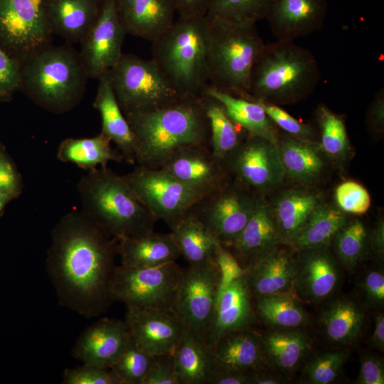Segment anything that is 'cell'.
<instances>
[{"label":"cell","mask_w":384,"mask_h":384,"mask_svg":"<svg viewBox=\"0 0 384 384\" xmlns=\"http://www.w3.org/2000/svg\"><path fill=\"white\" fill-rule=\"evenodd\" d=\"M347 220L346 213L335 204L323 201L310 215L290 247L297 251L328 247L335 233Z\"/></svg>","instance_id":"37"},{"label":"cell","mask_w":384,"mask_h":384,"mask_svg":"<svg viewBox=\"0 0 384 384\" xmlns=\"http://www.w3.org/2000/svg\"><path fill=\"white\" fill-rule=\"evenodd\" d=\"M373 346L379 351L384 350V315L380 312L375 317V326L371 336Z\"/></svg>","instance_id":"57"},{"label":"cell","mask_w":384,"mask_h":384,"mask_svg":"<svg viewBox=\"0 0 384 384\" xmlns=\"http://www.w3.org/2000/svg\"><path fill=\"white\" fill-rule=\"evenodd\" d=\"M267 198L282 245L290 246L314 209L324 201L322 194L306 186L275 190Z\"/></svg>","instance_id":"23"},{"label":"cell","mask_w":384,"mask_h":384,"mask_svg":"<svg viewBox=\"0 0 384 384\" xmlns=\"http://www.w3.org/2000/svg\"><path fill=\"white\" fill-rule=\"evenodd\" d=\"M123 177L144 207L170 229L202 197L161 168L137 165Z\"/></svg>","instance_id":"11"},{"label":"cell","mask_w":384,"mask_h":384,"mask_svg":"<svg viewBox=\"0 0 384 384\" xmlns=\"http://www.w3.org/2000/svg\"><path fill=\"white\" fill-rule=\"evenodd\" d=\"M110 75L116 99L124 114L152 112L183 97L151 58L122 53L110 70Z\"/></svg>","instance_id":"8"},{"label":"cell","mask_w":384,"mask_h":384,"mask_svg":"<svg viewBox=\"0 0 384 384\" xmlns=\"http://www.w3.org/2000/svg\"><path fill=\"white\" fill-rule=\"evenodd\" d=\"M124 321L136 345L154 356L173 355L186 329L173 309L127 307Z\"/></svg>","instance_id":"16"},{"label":"cell","mask_w":384,"mask_h":384,"mask_svg":"<svg viewBox=\"0 0 384 384\" xmlns=\"http://www.w3.org/2000/svg\"><path fill=\"white\" fill-rule=\"evenodd\" d=\"M64 384H121L117 375L110 369L82 364L64 370Z\"/></svg>","instance_id":"48"},{"label":"cell","mask_w":384,"mask_h":384,"mask_svg":"<svg viewBox=\"0 0 384 384\" xmlns=\"http://www.w3.org/2000/svg\"><path fill=\"white\" fill-rule=\"evenodd\" d=\"M359 286L367 304L374 308L384 304V274L378 270L367 272L361 278Z\"/></svg>","instance_id":"50"},{"label":"cell","mask_w":384,"mask_h":384,"mask_svg":"<svg viewBox=\"0 0 384 384\" xmlns=\"http://www.w3.org/2000/svg\"><path fill=\"white\" fill-rule=\"evenodd\" d=\"M256 311L266 324L276 328H302L309 316L293 293H278L255 299Z\"/></svg>","instance_id":"39"},{"label":"cell","mask_w":384,"mask_h":384,"mask_svg":"<svg viewBox=\"0 0 384 384\" xmlns=\"http://www.w3.org/2000/svg\"><path fill=\"white\" fill-rule=\"evenodd\" d=\"M21 62L0 45V102H9L21 89Z\"/></svg>","instance_id":"47"},{"label":"cell","mask_w":384,"mask_h":384,"mask_svg":"<svg viewBox=\"0 0 384 384\" xmlns=\"http://www.w3.org/2000/svg\"><path fill=\"white\" fill-rule=\"evenodd\" d=\"M223 280L218 262L183 268L173 309L186 329L203 338L213 322Z\"/></svg>","instance_id":"14"},{"label":"cell","mask_w":384,"mask_h":384,"mask_svg":"<svg viewBox=\"0 0 384 384\" xmlns=\"http://www.w3.org/2000/svg\"><path fill=\"white\" fill-rule=\"evenodd\" d=\"M230 179L257 196H267L285 178L277 144L248 135L223 160Z\"/></svg>","instance_id":"10"},{"label":"cell","mask_w":384,"mask_h":384,"mask_svg":"<svg viewBox=\"0 0 384 384\" xmlns=\"http://www.w3.org/2000/svg\"><path fill=\"white\" fill-rule=\"evenodd\" d=\"M210 349L214 373L253 372L265 369L268 366L262 336L250 327L225 334Z\"/></svg>","instance_id":"25"},{"label":"cell","mask_w":384,"mask_h":384,"mask_svg":"<svg viewBox=\"0 0 384 384\" xmlns=\"http://www.w3.org/2000/svg\"><path fill=\"white\" fill-rule=\"evenodd\" d=\"M268 366L289 373L310 351L312 340L301 328H277L262 336Z\"/></svg>","instance_id":"34"},{"label":"cell","mask_w":384,"mask_h":384,"mask_svg":"<svg viewBox=\"0 0 384 384\" xmlns=\"http://www.w3.org/2000/svg\"><path fill=\"white\" fill-rule=\"evenodd\" d=\"M257 102L261 105L275 126L285 134L302 140L319 141L316 127L297 119L279 105L262 101Z\"/></svg>","instance_id":"45"},{"label":"cell","mask_w":384,"mask_h":384,"mask_svg":"<svg viewBox=\"0 0 384 384\" xmlns=\"http://www.w3.org/2000/svg\"><path fill=\"white\" fill-rule=\"evenodd\" d=\"M124 116L137 140V165L159 169L182 147L211 146L210 128L202 95L183 96L154 111Z\"/></svg>","instance_id":"2"},{"label":"cell","mask_w":384,"mask_h":384,"mask_svg":"<svg viewBox=\"0 0 384 384\" xmlns=\"http://www.w3.org/2000/svg\"><path fill=\"white\" fill-rule=\"evenodd\" d=\"M102 0H46L48 22L53 33L69 42H80L95 23Z\"/></svg>","instance_id":"29"},{"label":"cell","mask_w":384,"mask_h":384,"mask_svg":"<svg viewBox=\"0 0 384 384\" xmlns=\"http://www.w3.org/2000/svg\"><path fill=\"white\" fill-rule=\"evenodd\" d=\"M277 147L285 178L297 185H314L327 172L329 160L319 142L302 140L280 132Z\"/></svg>","instance_id":"24"},{"label":"cell","mask_w":384,"mask_h":384,"mask_svg":"<svg viewBox=\"0 0 384 384\" xmlns=\"http://www.w3.org/2000/svg\"><path fill=\"white\" fill-rule=\"evenodd\" d=\"M176 12L181 17H203L209 0H174Z\"/></svg>","instance_id":"54"},{"label":"cell","mask_w":384,"mask_h":384,"mask_svg":"<svg viewBox=\"0 0 384 384\" xmlns=\"http://www.w3.org/2000/svg\"><path fill=\"white\" fill-rule=\"evenodd\" d=\"M321 77L319 63L308 49L294 41L265 43L251 70L247 100L295 104L314 93Z\"/></svg>","instance_id":"3"},{"label":"cell","mask_w":384,"mask_h":384,"mask_svg":"<svg viewBox=\"0 0 384 384\" xmlns=\"http://www.w3.org/2000/svg\"><path fill=\"white\" fill-rule=\"evenodd\" d=\"M121 265L150 267L176 261L181 255L171 233L154 231L117 240Z\"/></svg>","instance_id":"30"},{"label":"cell","mask_w":384,"mask_h":384,"mask_svg":"<svg viewBox=\"0 0 384 384\" xmlns=\"http://www.w3.org/2000/svg\"><path fill=\"white\" fill-rule=\"evenodd\" d=\"M368 240L364 223L358 219L347 220L335 233L331 242L339 262L353 270L362 260Z\"/></svg>","instance_id":"41"},{"label":"cell","mask_w":384,"mask_h":384,"mask_svg":"<svg viewBox=\"0 0 384 384\" xmlns=\"http://www.w3.org/2000/svg\"><path fill=\"white\" fill-rule=\"evenodd\" d=\"M335 205L343 213L362 215L370 207L368 191L360 183L346 181L338 185L334 191Z\"/></svg>","instance_id":"46"},{"label":"cell","mask_w":384,"mask_h":384,"mask_svg":"<svg viewBox=\"0 0 384 384\" xmlns=\"http://www.w3.org/2000/svg\"><path fill=\"white\" fill-rule=\"evenodd\" d=\"M46 0H0V45L20 61L50 45Z\"/></svg>","instance_id":"13"},{"label":"cell","mask_w":384,"mask_h":384,"mask_svg":"<svg viewBox=\"0 0 384 384\" xmlns=\"http://www.w3.org/2000/svg\"><path fill=\"white\" fill-rule=\"evenodd\" d=\"M21 62L20 90L46 110L65 113L82 99L88 76L72 48L50 44Z\"/></svg>","instance_id":"5"},{"label":"cell","mask_w":384,"mask_h":384,"mask_svg":"<svg viewBox=\"0 0 384 384\" xmlns=\"http://www.w3.org/2000/svg\"><path fill=\"white\" fill-rule=\"evenodd\" d=\"M252 299L242 274L223 279L213 322L204 338L210 348L225 334L251 327L255 320Z\"/></svg>","instance_id":"21"},{"label":"cell","mask_w":384,"mask_h":384,"mask_svg":"<svg viewBox=\"0 0 384 384\" xmlns=\"http://www.w3.org/2000/svg\"><path fill=\"white\" fill-rule=\"evenodd\" d=\"M171 230L180 255L188 265L199 267L218 263L220 242L189 210Z\"/></svg>","instance_id":"31"},{"label":"cell","mask_w":384,"mask_h":384,"mask_svg":"<svg viewBox=\"0 0 384 384\" xmlns=\"http://www.w3.org/2000/svg\"><path fill=\"white\" fill-rule=\"evenodd\" d=\"M97 95L93 103L102 119V132L113 142L123 161L136 164L137 140L116 99L110 71L99 79Z\"/></svg>","instance_id":"28"},{"label":"cell","mask_w":384,"mask_h":384,"mask_svg":"<svg viewBox=\"0 0 384 384\" xmlns=\"http://www.w3.org/2000/svg\"><path fill=\"white\" fill-rule=\"evenodd\" d=\"M202 98L210 128L212 151L222 161L250 134L229 116L220 101L206 94Z\"/></svg>","instance_id":"38"},{"label":"cell","mask_w":384,"mask_h":384,"mask_svg":"<svg viewBox=\"0 0 384 384\" xmlns=\"http://www.w3.org/2000/svg\"><path fill=\"white\" fill-rule=\"evenodd\" d=\"M272 0H209L205 17L253 23L265 19Z\"/></svg>","instance_id":"42"},{"label":"cell","mask_w":384,"mask_h":384,"mask_svg":"<svg viewBox=\"0 0 384 384\" xmlns=\"http://www.w3.org/2000/svg\"><path fill=\"white\" fill-rule=\"evenodd\" d=\"M253 372L223 371L214 373L208 384H252Z\"/></svg>","instance_id":"55"},{"label":"cell","mask_w":384,"mask_h":384,"mask_svg":"<svg viewBox=\"0 0 384 384\" xmlns=\"http://www.w3.org/2000/svg\"><path fill=\"white\" fill-rule=\"evenodd\" d=\"M81 211L110 237L118 240L154 231L157 219L133 193L123 175L99 166L77 184Z\"/></svg>","instance_id":"4"},{"label":"cell","mask_w":384,"mask_h":384,"mask_svg":"<svg viewBox=\"0 0 384 384\" xmlns=\"http://www.w3.org/2000/svg\"><path fill=\"white\" fill-rule=\"evenodd\" d=\"M204 94L220 101L229 116L250 135L266 138L277 144L279 129L257 101L233 96L208 87Z\"/></svg>","instance_id":"36"},{"label":"cell","mask_w":384,"mask_h":384,"mask_svg":"<svg viewBox=\"0 0 384 384\" xmlns=\"http://www.w3.org/2000/svg\"><path fill=\"white\" fill-rule=\"evenodd\" d=\"M346 351H330L319 353L305 364L303 378L311 384H329L339 376L348 358Z\"/></svg>","instance_id":"44"},{"label":"cell","mask_w":384,"mask_h":384,"mask_svg":"<svg viewBox=\"0 0 384 384\" xmlns=\"http://www.w3.org/2000/svg\"><path fill=\"white\" fill-rule=\"evenodd\" d=\"M370 249L379 260H383L384 257V220L380 217L370 235Z\"/></svg>","instance_id":"56"},{"label":"cell","mask_w":384,"mask_h":384,"mask_svg":"<svg viewBox=\"0 0 384 384\" xmlns=\"http://www.w3.org/2000/svg\"><path fill=\"white\" fill-rule=\"evenodd\" d=\"M182 271L176 261L150 267L116 266L111 297L129 308L173 309Z\"/></svg>","instance_id":"9"},{"label":"cell","mask_w":384,"mask_h":384,"mask_svg":"<svg viewBox=\"0 0 384 384\" xmlns=\"http://www.w3.org/2000/svg\"><path fill=\"white\" fill-rule=\"evenodd\" d=\"M127 33L151 43L174 23V0H115Z\"/></svg>","instance_id":"27"},{"label":"cell","mask_w":384,"mask_h":384,"mask_svg":"<svg viewBox=\"0 0 384 384\" xmlns=\"http://www.w3.org/2000/svg\"><path fill=\"white\" fill-rule=\"evenodd\" d=\"M179 384H208L214 373L211 349L197 333L185 329L173 353Z\"/></svg>","instance_id":"33"},{"label":"cell","mask_w":384,"mask_h":384,"mask_svg":"<svg viewBox=\"0 0 384 384\" xmlns=\"http://www.w3.org/2000/svg\"><path fill=\"white\" fill-rule=\"evenodd\" d=\"M295 270V256L279 246L244 270L242 275L252 298L257 299L293 293Z\"/></svg>","instance_id":"26"},{"label":"cell","mask_w":384,"mask_h":384,"mask_svg":"<svg viewBox=\"0 0 384 384\" xmlns=\"http://www.w3.org/2000/svg\"><path fill=\"white\" fill-rule=\"evenodd\" d=\"M151 43V59L181 95L204 94L210 87L205 16H178Z\"/></svg>","instance_id":"6"},{"label":"cell","mask_w":384,"mask_h":384,"mask_svg":"<svg viewBox=\"0 0 384 384\" xmlns=\"http://www.w3.org/2000/svg\"><path fill=\"white\" fill-rule=\"evenodd\" d=\"M154 356L140 349L132 338L110 369L117 375L121 384H142Z\"/></svg>","instance_id":"43"},{"label":"cell","mask_w":384,"mask_h":384,"mask_svg":"<svg viewBox=\"0 0 384 384\" xmlns=\"http://www.w3.org/2000/svg\"><path fill=\"white\" fill-rule=\"evenodd\" d=\"M295 260L293 293L301 302L316 304L333 294L340 270L328 247L299 250Z\"/></svg>","instance_id":"18"},{"label":"cell","mask_w":384,"mask_h":384,"mask_svg":"<svg viewBox=\"0 0 384 384\" xmlns=\"http://www.w3.org/2000/svg\"><path fill=\"white\" fill-rule=\"evenodd\" d=\"M327 12V0H272L265 19L277 41H294L321 31Z\"/></svg>","instance_id":"20"},{"label":"cell","mask_w":384,"mask_h":384,"mask_svg":"<svg viewBox=\"0 0 384 384\" xmlns=\"http://www.w3.org/2000/svg\"><path fill=\"white\" fill-rule=\"evenodd\" d=\"M110 143L101 132L89 138H68L60 144L57 158L87 171L107 166L110 161H122V156L119 151L112 149Z\"/></svg>","instance_id":"35"},{"label":"cell","mask_w":384,"mask_h":384,"mask_svg":"<svg viewBox=\"0 0 384 384\" xmlns=\"http://www.w3.org/2000/svg\"><path fill=\"white\" fill-rule=\"evenodd\" d=\"M357 383L383 384L384 365L383 361L373 355L365 354L362 356Z\"/></svg>","instance_id":"53"},{"label":"cell","mask_w":384,"mask_h":384,"mask_svg":"<svg viewBox=\"0 0 384 384\" xmlns=\"http://www.w3.org/2000/svg\"><path fill=\"white\" fill-rule=\"evenodd\" d=\"M280 245L279 234L270 206L266 196H261L247 223L225 248L243 271Z\"/></svg>","instance_id":"22"},{"label":"cell","mask_w":384,"mask_h":384,"mask_svg":"<svg viewBox=\"0 0 384 384\" xmlns=\"http://www.w3.org/2000/svg\"><path fill=\"white\" fill-rule=\"evenodd\" d=\"M0 152H1V149H0Z\"/></svg>","instance_id":"60"},{"label":"cell","mask_w":384,"mask_h":384,"mask_svg":"<svg viewBox=\"0 0 384 384\" xmlns=\"http://www.w3.org/2000/svg\"><path fill=\"white\" fill-rule=\"evenodd\" d=\"M12 198L8 196L0 194V213L2 212L3 209L6 205L11 200Z\"/></svg>","instance_id":"59"},{"label":"cell","mask_w":384,"mask_h":384,"mask_svg":"<svg viewBox=\"0 0 384 384\" xmlns=\"http://www.w3.org/2000/svg\"><path fill=\"white\" fill-rule=\"evenodd\" d=\"M366 125L370 134L380 138L384 134V88L375 94L366 114Z\"/></svg>","instance_id":"52"},{"label":"cell","mask_w":384,"mask_h":384,"mask_svg":"<svg viewBox=\"0 0 384 384\" xmlns=\"http://www.w3.org/2000/svg\"><path fill=\"white\" fill-rule=\"evenodd\" d=\"M286 380L279 374L262 369L253 373L252 384H281L286 383Z\"/></svg>","instance_id":"58"},{"label":"cell","mask_w":384,"mask_h":384,"mask_svg":"<svg viewBox=\"0 0 384 384\" xmlns=\"http://www.w3.org/2000/svg\"><path fill=\"white\" fill-rule=\"evenodd\" d=\"M326 338L335 344H350L361 336L366 314L361 305L351 297H339L329 302L319 318Z\"/></svg>","instance_id":"32"},{"label":"cell","mask_w":384,"mask_h":384,"mask_svg":"<svg viewBox=\"0 0 384 384\" xmlns=\"http://www.w3.org/2000/svg\"><path fill=\"white\" fill-rule=\"evenodd\" d=\"M319 143L329 161L341 164L349 158L352 147L344 117L320 104L314 112Z\"/></svg>","instance_id":"40"},{"label":"cell","mask_w":384,"mask_h":384,"mask_svg":"<svg viewBox=\"0 0 384 384\" xmlns=\"http://www.w3.org/2000/svg\"><path fill=\"white\" fill-rule=\"evenodd\" d=\"M142 384H179L173 355L155 356Z\"/></svg>","instance_id":"49"},{"label":"cell","mask_w":384,"mask_h":384,"mask_svg":"<svg viewBox=\"0 0 384 384\" xmlns=\"http://www.w3.org/2000/svg\"><path fill=\"white\" fill-rule=\"evenodd\" d=\"M126 34L116 1L102 0L95 23L80 41L79 55L88 78L99 79L117 64Z\"/></svg>","instance_id":"15"},{"label":"cell","mask_w":384,"mask_h":384,"mask_svg":"<svg viewBox=\"0 0 384 384\" xmlns=\"http://www.w3.org/2000/svg\"><path fill=\"white\" fill-rule=\"evenodd\" d=\"M21 189L20 174L9 159L0 152V194L14 198L21 193Z\"/></svg>","instance_id":"51"},{"label":"cell","mask_w":384,"mask_h":384,"mask_svg":"<svg viewBox=\"0 0 384 384\" xmlns=\"http://www.w3.org/2000/svg\"><path fill=\"white\" fill-rule=\"evenodd\" d=\"M201 196L225 185L230 179L211 146L192 144L178 149L160 167Z\"/></svg>","instance_id":"17"},{"label":"cell","mask_w":384,"mask_h":384,"mask_svg":"<svg viewBox=\"0 0 384 384\" xmlns=\"http://www.w3.org/2000/svg\"><path fill=\"white\" fill-rule=\"evenodd\" d=\"M207 20L210 87L247 100L251 70L265 44L256 23Z\"/></svg>","instance_id":"7"},{"label":"cell","mask_w":384,"mask_h":384,"mask_svg":"<svg viewBox=\"0 0 384 384\" xmlns=\"http://www.w3.org/2000/svg\"><path fill=\"white\" fill-rule=\"evenodd\" d=\"M131 339L124 321L103 318L82 332L72 349V356L82 364L110 368Z\"/></svg>","instance_id":"19"},{"label":"cell","mask_w":384,"mask_h":384,"mask_svg":"<svg viewBox=\"0 0 384 384\" xmlns=\"http://www.w3.org/2000/svg\"><path fill=\"white\" fill-rule=\"evenodd\" d=\"M260 197L230 180L197 200L189 210L226 247L253 215Z\"/></svg>","instance_id":"12"},{"label":"cell","mask_w":384,"mask_h":384,"mask_svg":"<svg viewBox=\"0 0 384 384\" xmlns=\"http://www.w3.org/2000/svg\"><path fill=\"white\" fill-rule=\"evenodd\" d=\"M117 240L81 210L62 216L51 231L46 270L59 304L85 318L95 317L113 302L110 287Z\"/></svg>","instance_id":"1"}]
</instances>
